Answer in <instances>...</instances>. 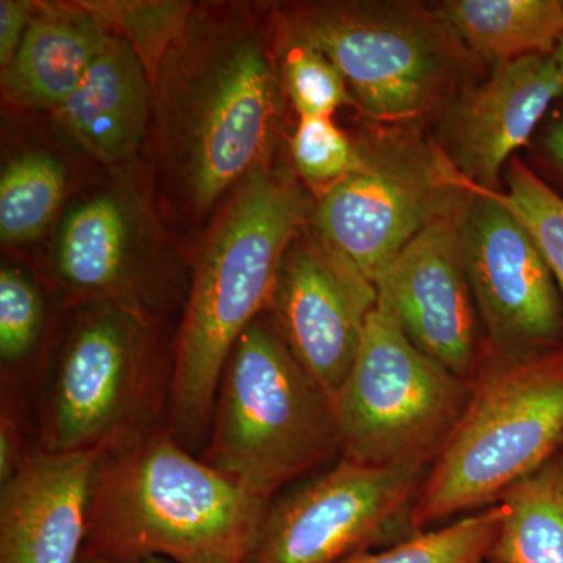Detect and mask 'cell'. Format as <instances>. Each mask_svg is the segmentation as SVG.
<instances>
[{"mask_svg":"<svg viewBox=\"0 0 563 563\" xmlns=\"http://www.w3.org/2000/svg\"><path fill=\"white\" fill-rule=\"evenodd\" d=\"M262 35L244 21L192 18L154 84L163 161L187 207L209 211L262 172L279 122V84Z\"/></svg>","mask_w":563,"mask_h":563,"instance_id":"cell-1","label":"cell"},{"mask_svg":"<svg viewBox=\"0 0 563 563\" xmlns=\"http://www.w3.org/2000/svg\"><path fill=\"white\" fill-rule=\"evenodd\" d=\"M310 202L282 173L262 169L240 184L203 246L174 344L166 428L201 455L229 355L268 310L280 265L302 232Z\"/></svg>","mask_w":563,"mask_h":563,"instance_id":"cell-2","label":"cell"},{"mask_svg":"<svg viewBox=\"0 0 563 563\" xmlns=\"http://www.w3.org/2000/svg\"><path fill=\"white\" fill-rule=\"evenodd\" d=\"M268 504L211 468L165 424L99 454L81 554L246 563Z\"/></svg>","mask_w":563,"mask_h":563,"instance_id":"cell-3","label":"cell"},{"mask_svg":"<svg viewBox=\"0 0 563 563\" xmlns=\"http://www.w3.org/2000/svg\"><path fill=\"white\" fill-rule=\"evenodd\" d=\"M69 309L29 390L38 450L103 454L165 426L174 357L155 320L110 302Z\"/></svg>","mask_w":563,"mask_h":563,"instance_id":"cell-4","label":"cell"},{"mask_svg":"<svg viewBox=\"0 0 563 563\" xmlns=\"http://www.w3.org/2000/svg\"><path fill=\"white\" fill-rule=\"evenodd\" d=\"M333 455L340 440L331 399L262 314L225 363L202 461L272 503L284 485Z\"/></svg>","mask_w":563,"mask_h":563,"instance_id":"cell-5","label":"cell"},{"mask_svg":"<svg viewBox=\"0 0 563 563\" xmlns=\"http://www.w3.org/2000/svg\"><path fill=\"white\" fill-rule=\"evenodd\" d=\"M563 446V350L485 366L426 474L409 520L422 532L454 515L495 506Z\"/></svg>","mask_w":563,"mask_h":563,"instance_id":"cell-6","label":"cell"},{"mask_svg":"<svg viewBox=\"0 0 563 563\" xmlns=\"http://www.w3.org/2000/svg\"><path fill=\"white\" fill-rule=\"evenodd\" d=\"M292 31L339 68L355 106L374 121L409 124L459 96L463 46L439 9L322 3L302 10Z\"/></svg>","mask_w":563,"mask_h":563,"instance_id":"cell-7","label":"cell"},{"mask_svg":"<svg viewBox=\"0 0 563 563\" xmlns=\"http://www.w3.org/2000/svg\"><path fill=\"white\" fill-rule=\"evenodd\" d=\"M470 396L472 385L418 350L377 302L333 401L340 457L368 465H429Z\"/></svg>","mask_w":563,"mask_h":563,"instance_id":"cell-8","label":"cell"},{"mask_svg":"<svg viewBox=\"0 0 563 563\" xmlns=\"http://www.w3.org/2000/svg\"><path fill=\"white\" fill-rule=\"evenodd\" d=\"M466 184L442 150L385 139L322 196L313 220L322 240L377 282L431 222L461 209Z\"/></svg>","mask_w":563,"mask_h":563,"instance_id":"cell-9","label":"cell"},{"mask_svg":"<svg viewBox=\"0 0 563 563\" xmlns=\"http://www.w3.org/2000/svg\"><path fill=\"white\" fill-rule=\"evenodd\" d=\"M463 261L488 355L520 363L563 350V299L539 244L499 198L466 185Z\"/></svg>","mask_w":563,"mask_h":563,"instance_id":"cell-10","label":"cell"},{"mask_svg":"<svg viewBox=\"0 0 563 563\" xmlns=\"http://www.w3.org/2000/svg\"><path fill=\"white\" fill-rule=\"evenodd\" d=\"M426 468L340 457L268 504L246 563H343L412 509Z\"/></svg>","mask_w":563,"mask_h":563,"instance_id":"cell-11","label":"cell"},{"mask_svg":"<svg viewBox=\"0 0 563 563\" xmlns=\"http://www.w3.org/2000/svg\"><path fill=\"white\" fill-rule=\"evenodd\" d=\"M376 306V285L317 232L299 233L288 247L266 312L292 357L333 404Z\"/></svg>","mask_w":563,"mask_h":563,"instance_id":"cell-12","label":"cell"},{"mask_svg":"<svg viewBox=\"0 0 563 563\" xmlns=\"http://www.w3.org/2000/svg\"><path fill=\"white\" fill-rule=\"evenodd\" d=\"M459 210L431 222L399 252L377 282V302L418 350L473 387L487 350L463 261Z\"/></svg>","mask_w":563,"mask_h":563,"instance_id":"cell-13","label":"cell"},{"mask_svg":"<svg viewBox=\"0 0 563 563\" xmlns=\"http://www.w3.org/2000/svg\"><path fill=\"white\" fill-rule=\"evenodd\" d=\"M562 96L563 77L553 55L496 65L484 84L461 92L448 107L443 154L466 185L496 191L504 165Z\"/></svg>","mask_w":563,"mask_h":563,"instance_id":"cell-14","label":"cell"},{"mask_svg":"<svg viewBox=\"0 0 563 563\" xmlns=\"http://www.w3.org/2000/svg\"><path fill=\"white\" fill-rule=\"evenodd\" d=\"M99 454L36 451L0 485V563H77Z\"/></svg>","mask_w":563,"mask_h":563,"instance_id":"cell-15","label":"cell"},{"mask_svg":"<svg viewBox=\"0 0 563 563\" xmlns=\"http://www.w3.org/2000/svg\"><path fill=\"white\" fill-rule=\"evenodd\" d=\"M135 242V217L120 195L98 196L70 211L54 263L69 306L118 303L154 320L165 302V284L143 265Z\"/></svg>","mask_w":563,"mask_h":563,"instance_id":"cell-16","label":"cell"},{"mask_svg":"<svg viewBox=\"0 0 563 563\" xmlns=\"http://www.w3.org/2000/svg\"><path fill=\"white\" fill-rule=\"evenodd\" d=\"M154 85L128 41L110 32L79 87L55 110L62 128L103 162L131 157L150 121Z\"/></svg>","mask_w":563,"mask_h":563,"instance_id":"cell-17","label":"cell"},{"mask_svg":"<svg viewBox=\"0 0 563 563\" xmlns=\"http://www.w3.org/2000/svg\"><path fill=\"white\" fill-rule=\"evenodd\" d=\"M36 10L16 57L2 70L3 91L24 106L57 110L79 87L110 32L80 2Z\"/></svg>","mask_w":563,"mask_h":563,"instance_id":"cell-18","label":"cell"},{"mask_svg":"<svg viewBox=\"0 0 563 563\" xmlns=\"http://www.w3.org/2000/svg\"><path fill=\"white\" fill-rule=\"evenodd\" d=\"M437 9L463 47L496 65L554 55L563 38L561 0H450Z\"/></svg>","mask_w":563,"mask_h":563,"instance_id":"cell-19","label":"cell"},{"mask_svg":"<svg viewBox=\"0 0 563 563\" xmlns=\"http://www.w3.org/2000/svg\"><path fill=\"white\" fill-rule=\"evenodd\" d=\"M504 517L488 558L496 563H563V453L499 501Z\"/></svg>","mask_w":563,"mask_h":563,"instance_id":"cell-20","label":"cell"},{"mask_svg":"<svg viewBox=\"0 0 563 563\" xmlns=\"http://www.w3.org/2000/svg\"><path fill=\"white\" fill-rule=\"evenodd\" d=\"M65 169L46 152L14 158L0 177V239L24 243L47 228L65 195Z\"/></svg>","mask_w":563,"mask_h":563,"instance_id":"cell-21","label":"cell"},{"mask_svg":"<svg viewBox=\"0 0 563 563\" xmlns=\"http://www.w3.org/2000/svg\"><path fill=\"white\" fill-rule=\"evenodd\" d=\"M46 329L44 295L29 274L14 266L0 272V363L2 383L31 390Z\"/></svg>","mask_w":563,"mask_h":563,"instance_id":"cell-22","label":"cell"},{"mask_svg":"<svg viewBox=\"0 0 563 563\" xmlns=\"http://www.w3.org/2000/svg\"><path fill=\"white\" fill-rule=\"evenodd\" d=\"M80 5L95 14L107 31L131 44L152 85L157 79L166 55L192 20V9L187 2L95 0L80 2Z\"/></svg>","mask_w":563,"mask_h":563,"instance_id":"cell-23","label":"cell"},{"mask_svg":"<svg viewBox=\"0 0 563 563\" xmlns=\"http://www.w3.org/2000/svg\"><path fill=\"white\" fill-rule=\"evenodd\" d=\"M504 517V506L477 510L462 520L429 532L379 553H357L343 563H481L490 554Z\"/></svg>","mask_w":563,"mask_h":563,"instance_id":"cell-24","label":"cell"},{"mask_svg":"<svg viewBox=\"0 0 563 563\" xmlns=\"http://www.w3.org/2000/svg\"><path fill=\"white\" fill-rule=\"evenodd\" d=\"M507 180L499 198L532 233L563 299V198L520 161L510 163Z\"/></svg>","mask_w":563,"mask_h":563,"instance_id":"cell-25","label":"cell"},{"mask_svg":"<svg viewBox=\"0 0 563 563\" xmlns=\"http://www.w3.org/2000/svg\"><path fill=\"white\" fill-rule=\"evenodd\" d=\"M284 87L299 117H332L340 107L355 106L339 68L313 44L292 41L285 55Z\"/></svg>","mask_w":563,"mask_h":563,"instance_id":"cell-26","label":"cell"},{"mask_svg":"<svg viewBox=\"0 0 563 563\" xmlns=\"http://www.w3.org/2000/svg\"><path fill=\"white\" fill-rule=\"evenodd\" d=\"M296 169L309 184H336L362 162V147L336 128L332 117H302L291 139Z\"/></svg>","mask_w":563,"mask_h":563,"instance_id":"cell-27","label":"cell"},{"mask_svg":"<svg viewBox=\"0 0 563 563\" xmlns=\"http://www.w3.org/2000/svg\"><path fill=\"white\" fill-rule=\"evenodd\" d=\"M36 451L29 391L20 385L0 384V485L9 483Z\"/></svg>","mask_w":563,"mask_h":563,"instance_id":"cell-28","label":"cell"},{"mask_svg":"<svg viewBox=\"0 0 563 563\" xmlns=\"http://www.w3.org/2000/svg\"><path fill=\"white\" fill-rule=\"evenodd\" d=\"M32 2L2 0L0 2V66L5 70L20 51L22 40L33 16Z\"/></svg>","mask_w":563,"mask_h":563,"instance_id":"cell-29","label":"cell"},{"mask_svg":"<svg viewBox=\"0 0 563 563\" xmlns=\"http://www.w3.org/2000/svg\"><path fill=\"white\" fill-rule=\"evenodd\" d=\"M542 150L544 158L563 179V114L544 133Z\"/></svg>","mask_w":563,"mask_h":563,"instance_id":"cell-30","label":"cell"},{"mask_svg":"<svg viewBox=\"0 0 563 563\" xmlns=\"http://www.w3.org/2000/svg\"><path fill=\"white\" fill-rule=\"evenodd\" d=\"M77 563H120V562L107 561V559L92 558V555L81 554L79 562H77ZM141 563H173V562L168 561V559L151 558V559H146V561L141 562Z\"/></svg>","mask_w":563,"mask_h":563,"instance_id":"cell-31","label":"cell"},{"mask_svg":"<svg viewBox=\"0 0 563 563\" xmlns=\"http://www.w3.org/2000/svg\"><path fill=\"white\" fill-rule=\"evenodd\" d=\"M553 57L555 63H558V68L561 70L563 77V38L561 43H559L558 49H555Z\"/></svg>","mask_w":563,"mask_h":563,"instance_id":"cell-32","label":"cell"},{"mask_svg":"<svg viewBox=\"0 0 563 563\" xmlns=\"http://www.w3.org/2000/svg\"><path fill=\"white\" fill-rule=\"evenodd\" d=\"M561 451H562V450H561ZM562 453H563V451H562Z\"/></svg>","mask_w":563,"mask_h":563,"instance_id":"cell-33","label":"cell"}]
</instances>
